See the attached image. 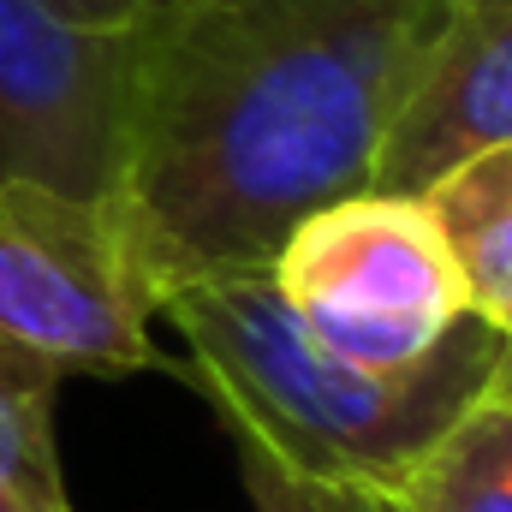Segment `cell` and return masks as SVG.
<instances>
[{
    "instance_id": "10",
    "label": "cell",
    "mask_w": 512,
    "mask_h": 512,
    "mask_svg": "<svg viewBox=\"0 0 512 512\" xmlns=\"http://www.w3.org/2000/svg\"><path fill=\"white\" fill-rule=\"evenodd\" d=\"M245 489L256 512H411L393 489H364V483H322V477H298L280 471L268 459H239Z\"/></svg>"
},
{
    "instance_id": "2",
    "label": "cell",
    "mask_w": 512,
    "mask_h": 512,
    "mask_svg": "<svg viewBox=\"0 0 512 512\" xmlns=\"http://www.w3.org/2000/svg\"><path fill=\"white\" fill-rule=\"evenodd\" d=\"M161 310L185 340V382L209 399L239 459L393 495L507 352L489 322L465 316L417 364H352L292 316L268 262L185 280Z\"/></svg>"
},
{
    "instance_id": "12",
    "label": "cell",
    "mask_w": 512,
    "mask_h": 512,
    "mask_svg": "<svg viewBox=\"0 0 512 512\" xmlns=\"http://www.w3.org/2000/svg\"><path fill=\"white\" fill-rule=\"evenodd\" d=\"M501 376H507V382H512V346H507V352H501Z\"/></svg>"
},
{
    "instance_id": "11",
    "label": "cell",
    "mask_w": 512,
    "mask_h": 512,
    "mask_svg": "<svg viewBox=\"0 0 512 512\" xmlns=\"http://www.w3.org/2000/svg\"><path fill=\"white\" fill-rule=\"evenodd\" d=\"M42 6H54L60 18H72V24H102V30H126L143 18V6L149 0H42Z\"/></svg>"
},
{
    "instance_id": "8",
    "label": "cell",
    "mask_w": 512,
    "mask_h": 512,
    "mask_svg": "<svg viewBox=\"0 0 512 512\" xmlns=\"http://www.w3.org/2000/svg\"><path fill=\"white\" fill-rule=\"evenodd\" d=\"M399 501L411 512H512V382L501 370L405 471Z\"/></svg>"
},
{
    "instance_id": "9",
    "label": "cell",
    "mask_w": 512,
    "mask_h": 512,
    "mask_svg": "<svg viewBox=\"0 0 512 512\" xmlns=\"http://www.w3.org/2000/svg\"><path fill=\"white\" fill-rule=\"evenodd\" d=\"M60 382V370L0 352V512H72L54 441Z\"/></svg>"
},
{
    "instance_id": "1",
    "label": "cell",
    "mask_w": 512,
    "mask_h": 512,
    "mask_svg": "<svg viewBox=\"0 0 512 512\" xmlns=\"http://www.w3.org/2000/svg\"><path fill=\"white\" fill-rule=\"evenodd\" d=\"M447 0H149L114 209L155 298L370 191Z\"/></svg>"
},
{
    "instance_id": "6",
    "label": "cell",
    "mask_w": 512,
    "mask_h": 512,
    "mask_svg": "<svg viewBox=\"0 0 512 512\" xmlns=\"http://www.w3.org/2000/svg\"><path fill=\"white\" fill-rule=\"evenodd\" d=\"M489 143H512V0H447L387 126L370 191L417 197Z\"/></svg>"
},
{
    "instance_id": "5",
    "label": "cell",
    "mask_w": 512,
    "mask_h": 512,
    "mask_svg": "<svg viewBox=\"0 0 512 512\" xmlns=\"http://www.w3.org/2000/svg\"><path fill=\"white\" fill-rule=\"evenodd\" d=\"M131 24H72L42 0H0V185L114 203L126 173Z\"/></svg>"
},
{
    "instance_id": "3",
    "label": "cell",
    "mask_w": 512,
    "mask_h": 512,
    "mask_svg": "<svg viewBox=\"0 0 512 512\" xmlns=\"http://www.w3.org/2000/svg\"><path fill=\"white\" fill-rule=\"evenodd\" d=\"M268 274L322 346L370 370L417 364L471 316L423 197L399 191H352L310 209L268 256Z\"/></svg>"
},
{
    "instance_id": "4",
    "label": "cell",
    "mask_w": 512,
    "mask_h": 512,
    "mask_svg": "<svg viewBox=\"0 0 512 512\" xmlns=\"http://www.w3.org/2000/svg\"><path fill=\"white\" fill-rule=\"evenodd\" d=\"M161 298L114 203L0 185V352L60 376H131L155 364Z\"/></svg>"
},
{
    "instance_id": "7",
    "label": "cell",
    "mask_w": 512,
    "mask_h": 512,
    "mask_svg": "<svg viewBox=\"0 0 512 512\" xmlns=\"http://www.w3.org/2000/svg\"><path fill=\"white\" fill-rule=\"evenodd\" d=\"M417 197L465 280L471 316L512 346V143H489L453 161Z\"/></svg>"
}]
</instances>
